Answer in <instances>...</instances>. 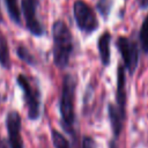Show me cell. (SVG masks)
I'll return each instance as SVG.
<instances>
[{
  "label": "cell",
  "mask_w": 148,
  "mask_h": 148,
  "mask_svg": "<svg viewBox=\"0 0 148 148\" xmlns=\"http://www.w3.org/2000/svg\"><path fill=\"white\" fill-rule=\"evenodd\" d=\"M53 35V61L57 67L65 68L68 65L72 51H73V38L72 34L61 20L53 23L52 27Z\"/></svg>",
  "instance_id": "cell-1"
},
{
  "label": "cell",
  "mask_w": 148,
  "mask_h": 148,
  "mask_svg": "<svg viewBox=\"0 0 148 148\" xmlns=\"http://www.w3.org/2000/svg\"><path fill=\"white\" fill-rule=\"evenodd\" d=\"M51 135H52V141L56 148H69V143L67 139H65V136L61 133H59L57 130H52Z\"/></svg>",
  "instance_id": "cell-15"
},
{
  "label": "cell",
  "mask_w": 148,
  "mask_h": 148,
  "mask_svg": "<svg viewBox=\"0 0 148 148\" xmlns=\"http://www.w3.org/2000/svg\"><path fill=\"white\" fill-rule=\"evenodd\" d=\"M83 148H96V143L90 136H86L83 139Z\"/></svg>",
  "instance_id": "cell-17"
},
{
  "label": "cell",
  "mask_w": 148,
  "mask_h": 148,
  "mask_svg": "<svg viewBox=\"0 0 148 148\" xmlns=\"http://www.w3.org/2000/svg\"><path fill=\"white\" fill-rule=\"evenodd\" d=\"M75 89H76V79L75 76L67 74L62 80L61 96H60V113L64 125L72 131L74 124V99H75Z\"/></svg>",
  "instance_id": "cell-2"
},
{
  "label": "cell",
  "mask_w": 148,
  "mask_h": 148,
  "mask_svg": "<svg viewBox=\"0 0 148 148\" xmlns=\"http://www.w3.org/2000/svg\"><path fill=\"white\" fill-rule=\"evenodd\" d=\"M108 113L110 118V124L112 127L113 135L116 138L119 136V134L123 131L124 127V119H125V112L121 111L116 104L109 103L108 104Z\"/></svg>",
  "instance_id": "cell-8"
},
{
  "label": "cell",
  "mask_w": 148,
  "mask_h": 148,
  "mask_svg": "<svg viewBox=\"0 0 148 148\" xmlns=\"http://www.w3.org/2000/svg\"><path fill=\"white\" fill-rule=\"evenodd\" d=\"M109 148H118L117 145H116V141L114 140H111L110 143H109Z\"/></svg>",
  "instance_id": "cell-19"
},
{
  "label": "cell",
  "mask_w": 148,
  "mask_h": 148,
  "mask_svg": "<svg viewBox=\"0 0 148 148\" xmlns=\"http://www.w3.org/2000/svg\"><path fill=\"white\" fill-rule=\"evenodd\" d=\"M112 5H113V0H98L97 1L96 8H97L98 13L102 15V17L104 20L108 18V16H109V14L111 12Z\"/></svg>",
  "instance_id": "cell-14"
},
{
  "label": "cell",
  "mask_w": 148,
  "mask_h": 148,
  "mask_svg": "<svg viewBox=\"0 0 148 148\" xmlns=\"http://www.w3.org/2000/svg\"><path fill=\"white\" fill-rule=\"evenodd\" d=\"M125 67L123 65H119L117 68V90H116V102L117 106L125 112L126 106V91H125Z\"/></svg>",
  "instance_id": "cell-9"
},
{
  "label": "cell",
  "mask_w": 148,
  "mask_h": 148,
  "mask_svg": "<svg viewBox=\"0 0 148 148\" xmlns=\"http://www.w3.org/2000/svg\"><path fill=\"white\" fill-rule=\"evenodd\" d=\"M6 126L9 136L10 148H23V142L21 138V116L17 111L12 110L7 113Z\"/></svg>",
  "instance_id": "cell-7"
},
{
  "label": "cell",
  "mask_w": 148,
  "mask_h": 148,
  "mask_svg": "<svg viewBox=\"0 0 148 148\" xmlns=\"http://www.w3.org/2000/svg\"><path fill=\"white\" fill-rule=\"evenodd\" d=\"M110 43H111V34L109 31H104L97 42V47L99 52L101 60L104 66H108L110 64Z\"/></svg>",
  "instance_id": "cell-10"
},
{
  "label": "cell",
  "mask_w": 148,
  "mask_h": 148,
  "mask_svg": "<svg viewBox=\"0 0 148 148\" xmlns=\"http://www.w3.org/2000/svg\"><path fill=\"white\" fill-rule=\"evenodd\" d=\"M16 53H17L18 58H20L21 60H23L24 62H27V64H29V65H34V64H35V58H34V56L30 53V51H29L25 46L20 45V46L17 47V50H16Z\"/></svg>",
  "instance_id": "cell-16"
},
{
  "label": "cell",
  "mask_w": 148,
  "mask_h": 148,
  "mask_svg": "<svg viewBox=\"0 0 148 148\" xmlns=\"http://www.w3.org/2000/svg\"><path fill=\"white\" fill-rule=\"evenodd\" d=\"M140 7L141 8H148V0H140Z\"/></svg>",
  "instance_id": "cell-18"
},
{
  "label": "cell",
  "mask_w": 148,
  "mask_h": 148,
  "mask_svg": "<svg viewBox=\"0 0 148 148\" xmlns=\"http://www.w3.org/2000/svg\"><path fill=\"white\" fill-rule=\"evenodd\" d=\"M139 38H140V44H141L142 51L146 54H148V15L145 17V20L141 24Z\"/></svg>",
  "instance_id": "cell-13"
},
{
  "label": "cell",
  "mask_w": 148,
  "mask_h": 148,
  "mask_svg": "<svg viewBox=\"0 0 148 148\" xmlns=\"http://www.w3.org/2000/svg\"><path fill=\"white\" fill-rule=\"evenodd\" d=\"M117 49L123 58L124 67L128 71L130 74H133L136 69L139 61V50L138 45L134 40L128 37H119L116 42Z\"/></svg>",
  "instance_id": "cell-5"
},
{
  "label": "cell",
  "mask_w": 148,
  "mask_h": 148,
  "mask_svg": "<svg viewBox=\"0 0 148 148\" xmlns=\"http://www.w3.org/2000/svg\"><path fill=\"white\" fill-rule=\"evenodd\" d=\"M0 65L3 68L10 67V59H9V49L7 44L6 37L0 35Z\"/></svg>",
  "instance_id": "cell-12"
},
{
  "label": "cell",
  "mask_w": 148,
  "mask_h": 148,
  "mask_svg": "<svg viewBox=\"0 0 148 148\" xmlns=\"http://www.w3.org/2000/svg\"><path fill=\"white\" fill-rule=\"evenodd\" d=\"M74 18L77 28L86 32L91 34L98 28V21L92 8L82 0H76L73 6Z\"/></svg>",
  "instance_id": "cell-4"
},
{
  "label": "cell",
  "mask_w": 148,
  "mask_h": 148,
  "mask_svg": "<svg viewBox=\"0 0 148 148\" xmlns=\"http://www.w3.org/2000/svg\"><path fill=\"white\" fill-rule=\"evenodd\" d=\"M39 5V0H22V12L25 20V25L28 30L34 36H42L44 34L43 27L37 17V8Z\"/></svg>",
  "instance_id": "cell-6"
},
{
  "label": "cell",
  "mask_w": 148,
  "mask_h": 148,
  "mask_svg": "<svg viewBox=\"0 0 148 148\" xmlns=\"http://www.w3.org/2000/svg\"><path fill=\"white\" fill-rule=\"evenodd\" d=\"M16 81L23 91L24 102L28 106V117L31 120L38 119L40 116V94H39V90L36 87L31 86L29 80L23 74H20L17 76Z\"/></svg>",
  "instance_id": "cell-3"
},
{
  "label": "cell",
  "mask_w": 148,
  "mask_h": 148,
  "mask_svg": "<svg viewBox=\"0 0 148 148\" xmlns=\"http://www.w3.org/2000/svg\"><path fill=\"white\" fill-rule=\"evenodd\" d=\"M5 3L10 20L16 24H21V10L17 0H5Z\"/></svg>",
  "instance_id": "cell-11"
},
{
  "label": "cell",
  "mask_w": 148,
  "mask_h": 148,
  "mask_svg": "<svg viewBox=\"0 0 148 148\" xmlns=\"http://www.w3.org/2000/svg\"><path fill=\"white\" fill-rule=\"evenodd\" d=\"M0 22H2V15H1V10H0Z\"/></svg>",
  "instance_id": "cell-21"
},
{
  "label": "cell",
  "mask_w": 148,
  "mask_h": 148,
  "mask_svg": "<svg viewBox=\"0 0 148 148\" xmlns=\"http://www.w3.org/2000/svg\"><path fill=\"white\" fill-rule=\"evenodd\" d=\"M0 148H7V143L0 139Z\"/></svg>",
  "instance_id": "cell-20"
}]
</instances>
